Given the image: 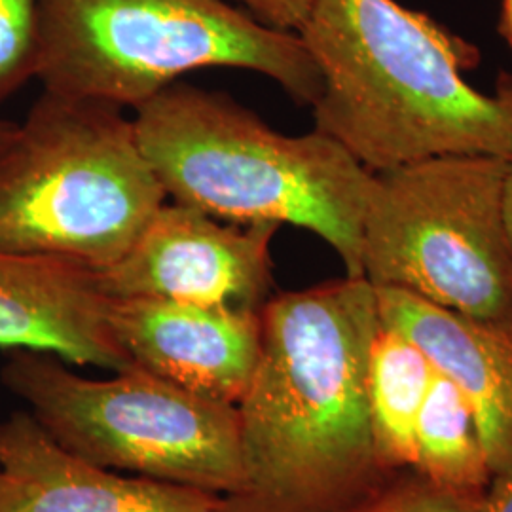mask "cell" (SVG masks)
Instances as JSON below:
<instances>
[{
    "label": "cell",
    "mask_w": 512,
    "mask_h": 512,
    "mask_svg": "<svg viewBox=\"0 0 512 512\" xmlns=\"http://www.w3.org/2000/svg\"><path fill=\"white\" fill-rule=\"evenodd\" d=\"M260 317V363L238 404L241 482L224 497L228 512L363 509L397 475L378 456L368 408L380 329L374 285L346 275L275 294Z\"/></svg>",
    "instance_id": "obj_1"
},
{
    "label": "cell",
    "mask_w": 512,
    "mask_h": 512,
    "mask_svg": "<svg viewBox=\"0 0 512 512\" xmlns=\"http://www.w3.org/2000/svg\"><path fill=\"white\" fill-rule=\"evenodd\" d=\"M321 74L313 129L372 173L439 156L512 160V76L467 80L480 52L397 0H313L300 31Z\"/></svg>",
    "instance_id": "obj_2"
},
{
    "label": "cell",
    "mask_w": 512,
    "mask_h": 512,
    "mask_svg": "<svg viewBox=\"0 0 512 512\" xmlns=\"http://www.w3.org/2000/svg\"><path fill=\"white\" fill-rule=\"evenodd\" d=\"M139 145L173 202L226 222L293 224L363 277L374 173L329 135H285L232 97L173 84L135 109Z\"/></svg>",
    "instance_id": "obj_3"
},
{
    "label": "cell",
    "mask_w": 512,
    "mask_h": 512,
    "mask_svg": "<svg viewBox=\"0 0 512 512\" xmlns=\"http://www.w3.org/2000/svg\"><path fill=\"white\" fill-rule=\"evenodd\" d=\"M202 69L262 74L302 107L321 93L302 38L228 0H40L46 92L137 109Z\"/></svg>",
    "instance_id": "obj_4"
},
{
    "label": "cell",
    "mask_w": 512,
    "mask_h": 512,
    "mask_svg": "<svg viewBox=\"0 0 512 512\" xmlns=\"http://www.w3.org/2000/svg\"><path fill=\"white\" fill-rule=\"evenodd\" d=\"M167 202L133 118L42 92L0 141V249L105 272Z\"/></svg>",
    "instance_id": "obj_5"
},
{
    "label": "cell",
    "mask_w": 512,
    "mask_h": 512,
    "mask_svg": "<svg viewBox=\"0 0 512 512\" xmlns=\"http://www.w3.org/2000/svg\"><path fill=\"white\" fill-rule=\"evenodd\" d=\"M509 160L439 156L378 171L363 219V277L492 325H512Z\"/></svg>",
    "instance_id": "obj_6"
},
{
    "label": "cell",
    "mask_w": 512,
    "mask_h": 512,
    "mask_svg": "<svg viewBox=\"0 0 512 512\" xmlns=\"http://www.w3.org/2000/svg\"><path fill=\"white\" fill-rule=\"evenodd\" d=\"M0 380L52 439L99 467L222 497L238 492V406L139 366L93 380L52 353L27 349L10 351Z\"/></svg>",
    "instance_id": "obj_7"
},
{
    "label": "cell",
    "mask_w": 512,
    "mask_h": 512,
    "mask_svg": "<svg viewBox=\"0 0 512 512\" xmlns=\"http://www.w3.org/2000/svg\"><path fill=\"white\" fill-rule=\"evenodd\" d=\"M275 222L238 224L165 202L99 283L110 298H167L262 310L272 296Z\"/></svg>",
    "instance_id": "obj_8"
},
{
    "label": "cell",
    "mask_w": 512,
    "mask_h": 512,
    "mask_svg": "<svg viewBox=\"0 0 512 512\" xmlns=\"http://www.w3.org/2000/svg\"><path fill=\"white\" fill-rule=\"evenodd\" d=\"M110 329L131 365L238 406L262 353L260 310L167 298H112Z\"/></svg>",
    "instance_id": "obj_9"
},
{
    "label": "cell",
    "mask_w": 512,
    "mask_h": 512,
    "mask_svg": "<svg viewBox=\"0 0 512 512\" xmlns=\"http://www.w3.org/2000/svg\"><path fill=\"white\" fill-rule=\"evenodd\" d=\"M0 512H228L222 495L80 458L27 410L0 420Z\"/></svg>",
    "instance_id": "obj_10"
},
{
    "label": "cell",
    "mask_w": 512,
    "mask_h": 512,
    "mask_svg": "<svg viewBox=\"0 0 512 512\" xmlns=\"http://www.w3.org/2000/svg\"><path fill=\"white\" fill-rule=\"evenodd\" d=\"M99 274L71 260L0 249V349L52 353L65 363L122 370Z\"/></svg>",
    "instance_id": "obj_11"
},
{
    "label": "cell",
    "mask_w": 512,
    "mask_h": 512,
    "mask_svg": "<svg viewBox=\"0 0 512 512\" xmlns=\"http://www.w3.org/2000/svg\"><path fill=\"white\" fill-rule=\"evenodd\" d=\"M374 291L380 321L420 348L471 406L494 476L512 471V325L476 321L401 289Z\"/></svg>",
    "instance_id": "obj_12"
},
{
    "label": "cell",
    "mask_w": 512,
    "mask_h": 512,
    "mask_svg": "<svg viewBox=\"0 0 512 512\" xmlns=\"http://www.w3.org/2000/svg\"><path fill=\"white\" fill-rule=\"evenodd\" d=\"M435 368L399 330L380 321L368 357V408L378 456L393 473L414 469L416 425Z\"/></svg>",
    "instance_id": "obj_13"
},
{
    "label": "cell",
    "mask_w": 512,
    "mask_h": 512,
    "mask_svg": "<svg viewBox=\"0 0 512 512\" xmlns=\"http://www.w3.org/2000/svg\"><path fill=\"white\" fill-rule=\"evenodd\" d=\"M414 446V471L423 478L459 494L488 492L494 471L475 414L439 372H435L421 408Z\"/></svg>",
    "instance_id": "obj_14"
},
{
    "label": "cell",
    "mask_w": 512,
    "mask_h": 512,
    "mask_svg": "<svg viewBox=\"0 0 512 512\" xmlns=\"http://www.w3.org/2000/svg\"><path fill=\"white\" fill-rule=\"evenodd\" d=\"M40 0H0V105L38 73Z\"/></svg>",
    "instance_id": "obj_15"
},
{
    "label": "cell",
    "mask_w": 512,
    "mask_h": 512,
    "mask_svg": "<svg viewBox=\"0 0 512 512\" xmlns=\"http://www.w3.org/2000/svg\"><path fill=\"white\" fill-rule=\"evenodd\" d=\"M484 495L446 490L414 469H406L357 512H480Z\"/></svg>",
    "instance_id": "obj_16"
},
{
    "label": "cell",
    "mask_w": 512,
    "mask_h": 512,
    "mask_svg": "<svg viewBox=\"0 0 512 512\" xmlns=\"http://www.w3.org/2000/svg\"><path fill=\"white\" fill-rule=\"evenodd\" d=\"M256 21L277 31L298 33L308 18L313 0H228Z\"/></svg>",
    "instance_id": "obj_17"
},
{
    "label": "cell",
    "mask_w": 512,
    "mask_h": 512,
    "mask_svg": "<svg viewBox=\"0 0 512 512\" xmlns=\"http://www.w3.org/2000/svg\"><path fill=\"white\" fill-rule=\"evenodd\" d=\"M480 512H512V471L492 478Z\"/></svg>",
    "instance_id": "obj_18"
},
{
    "label": "cell",
    "mask_w": 512,
    "mask_h": 512,
    "mask_svg": "<svg viewBox=\"0 0 512 512\" xmlns=\"http://www.w3.org/2000/svg\"><path fill=\"white\" fill-rule=\"evenodd\" d=\"M497 31L505 40V44L509 46L512 54V0H501V14H499Z\"/></svg>",
    "instance_id": "obj_19"
},
{
    "label": "cell",
    "mask_w": 512,
    "mask_h": 512,
    "mask_svg": "<svg viewBox=\"0 0 512 512\" xmlns=\"http://www.w3.org/2000/svg\"><path fill=\"white\" fill-rule=\"evenodd\" d=\"M505 220H507V232L512 245V160H509V173L505 184Z\"/></svg>",
    "instance_id": "obj_20"
},
{
    "label": "cell",
    "mask_w": 512,
    "mask_h": 512,
    "mask_svg": "<svg viewBox=\"0 0 512 512\" xmlns=\"http://www.w3.org/2000/svg\"><path fill=\"white\" fill-rule=\"evenodd\" d=\"M14 122H6V120H0V141L14 129Z\"/></svg>",
    "instance_id": "obj_21"
}]
</instances>
